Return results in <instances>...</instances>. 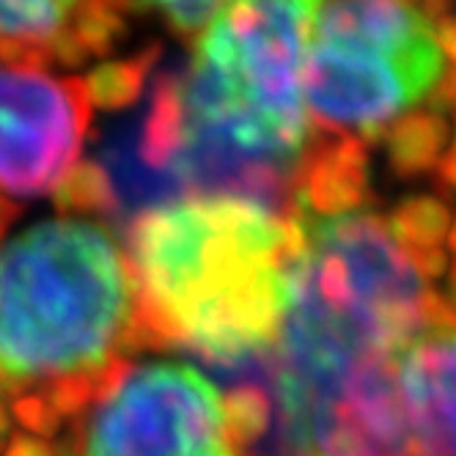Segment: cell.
<instances>
[{
	"instance_id": "obj_12",
	"label": "cell",
	"mask_w": 456,
	"mask_h": 456,
	"mask_svg": "<svg viewBox=\"0 0 456 456\" xmlns=\"http://www.w3.org/2000/svg\"><path fill=\"white\" fill-rule=\"evenodd\" d=\"M53 192L61 212L105 215L116 209V187L108 171L94 166V162H77Z\"/></svg>"
},
{
	"instance_id": "obj_16",
	"label": "cell",
	"mask_w": 456,
	"mask_h": 456,
	"mask_svg": "<svg viewBox=\"0 0 456 456\" xmlns=\"http://www.w3.org/2000/svg\"><path fill=\"white\" fill-rule=\"evenodd\" d=\"M4 456H53V451L47 440L28 435V437H14Z\"/></svg>"
},
{
	"instance_id": "obj_9",
	"label": "cell",
	"mask_w": 456,
	"mask_h": 456,
	"mask_svg": "<svg viewBox=\"0 0 456 456\" xmlns=\"http://www.w3.org/2000/svg\"><path fill=\"white\" fill-rule=\"evenodd\" d=\"M75 14V4H0V58L6 67L37 69L53 53L55 39L63 34L67 20Z\"/></svg>"
},
{
	"instance_id": "obj_11",
	"label": "cell",
	"mask_w": 456,
	"mask_h": 456,
	"mask_svg": "<svg viewBox=\"0 0 456 456\" xmlns=\"http://www.w3.org/2000/svg\"><path fill=\"white\" fill-rule=\"evenodd\" d=\"M154 50H146L143 55H135L129 61L118 63H105V67H96L88 80H83L88 102L105 110H118L135 102V96L141 94L143 77L154 61Z\"/></svg>"
},
{
	"instance_id": "obj_8",
	"label": "cell",
	"mask_w": 456,
	"mask_h": 456,
	"mask_svg": "<svg viewBox=\"0 0 456 456\" xmlns=\"http://www.w3.org/2000/svg\"><path fill=\"white\" fill-rule=\"evenodd\" d=\"M394 361L412 456H456V311L445 303Z\"/></svg>"
},
{
	"instance_id": "obj_4",
	"label": "cell",
	"mask_w": 456,
	"mask_h": 456,
	"mask_svg": "<svg viewBox=\"0 0 456 456\" xmlns=\"http://www.w3.org/2000/svg\"><path fill=\"white\" fill-rule=\"evenodd\" d=\"M435 17L437 4H316L303 61L314 133L379 141L390 124L427 105L448 72Z\"/></svg>"
},
{
	"instance_id": "obj_5",
	"label": "cell",
	"mask_w": 456,
	"mask_h": 456,
	"mask_svg": "<svg viewBox=\"0 0 456 456\" xmlns=\"http://www.w3.org/2000/svg\"><path fill=\"white\" fill-rule=\"evenodd\" d=\"M297 220V283L369 346L396 352L443 311V295L390 232L387 217L354 209Z\"/></svg>"
},
{
	"instance_id": "obj_2",
	"label": "cell",
	"mask_w": 456,
	"mask_h": 456,
	"mask_svg": "<svg viewBox=\"0 0 456 456\" xmlns=\"http://www.w3.org/2000/svg\"><path fill=\"white\" fill-rule=\"evenodd\" d=\"M141 349H187L217 369L273 354L303 253L297 217L223 195L141 212L126 234Z\"/></svg>"
},
{
	"instance_id": "obj_15",
	"label": "cell",
	"mask_w": 456,
	"mask_h": 456,
	"mask_svg": "<svg viewBox=\"0 0 456 456\" xmlns=\"http://www.w3.org/2000/svg\"><path fill=\"white\" fill-rule=\"evenodd\" d=\"M14 410H17V418L37 435H50L58 427V412L42 396H20Z\"/></svg>"
},
{
	"instance_id": "obj_10",
	"label": "cell",
	"mask_w": 456,
	"mask_h": 456,
	"mask_svg": "<svg viewBox=\"0 0 456 456\" xmlns=\"http://www.w3.org/2000/svg\"><path fill=\"white\" fill-rule=\"evenodd\" d=\"M379 141L387 149V162L396 176H427L435 174L437 162L451 143V121L445 113H437L432 108L412 110L396 124H390Z\"/></svg>"
},
{
	"instance_id": "obj_7",
	"label": "cell",
	"mask_w": 456,
	"mask_h": 456,
	"mask_svg": "<svg viewBox=\"0 0 456 456\" xmlns=\"http://www.w3.org/2000/svg\"><path fill=\"white\" fill-rule=\"evenodd\" d=\"M91 121L83 80L0 63V190L53 192L80 159Z\"/></svg>"
},
{
	"instance_id": "obj_1",
	"label": "cell",
	"mask_w": 456,
	"mask_h": 456,
	"mask_svg": "<svg viewBox=\"0 0 456 456\" xmlns=\"http://www.w3.org/2000/svg\"><path fill=\"white\" fill-rule=\"evenodd\" d=\"M314 4H225L192 42L182 75H162L141 157L192 195H223L295 217L311 141L303 100Z\"/></svg>"
},
{
	"instance_id": "obj_14",
	"label": "cell",
	"mask_w": 456,
	"mask_h": 456,
	"mask_svg": "<svg viewBox=\"0 0 456 456\" xmlns=\"http://www.w3.org/2000/svg\"><path fill=\"white\" fill-rule=\"evenodd\" d=\"M223 6L225 4H209V0H204V4H187L184 0V4H151V6H133V9L162 14V20L168 22V28L176 37L195 42L212 25V20L223 12Z\"/></svg>"
},
{
	"instance_id": "obj_3",
	"label": "cell",
	"mask_w": 456,
	"mask_h": 456,
	"mask_svg": "<svg viewBox=\"0 0 456 456\" xmlns=\"http://www.w3.org/2000/svg\"><path fill=\"white\" fill-rule=\"evenodd\" d=\"M141 349L135 283L105 225L58 217L0 248V385H45L55 412L75 415Z\"/></svg>"
},
{
	"instance_id": "obj_6",
	"label": "cell",
	"mask_w": 456,
	"mask_h": 456,
	"mask_svg": "<svg viewBox=\"0 0 456 456\" xmlns=\"http://www.w3.org/2000/svg\"><path fill=\"white\" fill-rule=\"evenodd\" d=\"M75 456H242L223 394L187 363L124 366L91 402Z\"/></svg>"
},
{
	"instance_id": "obj_13",
	"label": "cell",
	"mask_w": 456,
	"mask_h": 456,
	"mask_svg": "<svg viewBox=\"0 0 456 456\" xmlns=\"http://www.w3.org/2000/svg\"><path fill=\"white\" fill-rule=\"evenodd\" d=\"M77 20L72 22L69 34L83 47V53H105L116 37L121 34V17L116 14V6H77Z\"/></svg>"
},
{
	"instance_id": "obj_17",
	"label": "cell",
	"mask_w": 456,
	"mask_h": 456,
	"mask_svg": "<svg viewBox=\"0 0 456 456\" xmlns=\"http://www.w3.org/2000/svg\"><path fill=\"white\" fill-rule=\"evenodd\" d=\"M20 215V207H14V204H9L6 199H0V237H4V232H6V225L14 220Z\"/></svg>"
}]
</instances>
